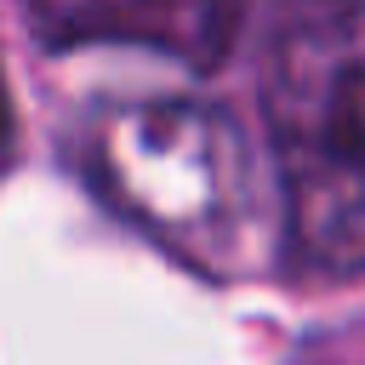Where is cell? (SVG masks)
<instances>
[{"label":"cell","mask_w":365,"mask_h":365,"mask_svg":"<svg viewBox=\"0 0 365 365\" xmlns=\"http://www.w3.org/2000/svg\"><path fill=\"white\" fill-rule=\"evenodd\" d=\"M29 11L51 46H143L211 74L234 51L251 0H29Z\"/></svg>","instance_id":"3957f363"},{"label":"cell","mask_w":365,"mask_h":365,"mask_svg":"<svg viewBox=\"0 0 365 365\" xmlns=\"http://www.w3.org/2000/svg\"><path fill=\"white\" fill-rule=\"evenodd\" d=\"M11 125H17L11 120V91H6V74H0V148L11 143Z\"/></svg>","instance_id":"277c9868"},{"label":"cell","mask_w":365,"mask_h":365,"mask_svg":"<svg viewBox=\"0 0 365 365\" xmlns=\"http://www.w3.org/2000/svg\"><path fill=\"white\" fill-rule=\"evenodd\" d=\"M86 182L143 234L205 274H240L268 222L245 131L188 97L114 103L86 131Z\"/></svg>","instance_id":"7a4b0ae2"},{"label":"cell","mask_w":365,"mask_h":365,"mask_svg":"<svg viewBox=\"0 0 365 365\" xmlns=\"http://www.w3.org/2000/svg\"><path fill=\"white\" fill-rule=\"evenodd\" d=\"M262 114L285 205L291 262L365 274V0H302L285 11Z\"/></svg>","instance_id":"6da1fadb"}]
</instances>
